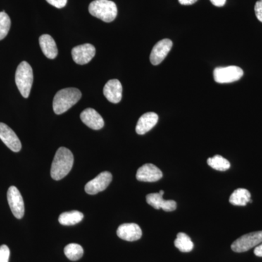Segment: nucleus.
<instances>
[{"instance_id":"f257e3e1","label":"nucleus","mask_w":262,"mask_h":262,"mask_svg":"<svg viewBox=\"0 0 262 262\" xmlns=\"http://www.w3.org/2000/svg\"><path fill=\"white\" fill-rule=\"evenodd\" d=\"M74 164V156L72 151L66 147L57 150L52 163L51 176L52 179L59 181L68 175Z\"/></svg>"},{"instance_id":"f03ea898","label":"nucleus","mask_w":262,"mask_h":262,"mask_svg":"<svg viewBox=\"0 0 262 262\" xmlns=\"http://www.w3.org/2000/svg\"><path fill=\"white\" fill-rule=\"evenodd\" d=\"M81 97L82 93L79 89L75 88L62 89L53 98V111L56 115H61L78 102Z\"/></svg>"},{"instance_id":"7ed1b4c3","label":"nucleus","mask_w":262,"mask_h":262,"mask_svg":"<svg viewBox=\"0 0 262 262\" xmlns=\"http://www.w3.org/2000/svg\"><path fill=\"white\" fill-rule=\"evenodd\" d=\"M89 10L93 16L106 23L113 21L117 15V5L110 0H95L90 4Z\"/></svg>"},{"instance_id":"20e7f679","label":"nucleus","mask_w":262,"mask_h":262,"mask_svg":"<svg viewBox=\"0 0 262 262\" xmlns=\"http://www.w3.org/2000/svg\"><path fill=\"white\" fill-rule=\"evenodd\" d=\"M34 75L32 67L27 61H23L18 65L15 72V83L20 94L27 98L32 89Z\"/></svg>"},{"instance_id":"39448f33","label":"nucleus","mask_w":262,"mask_h":262,"mask_svg":"<svg viewBox=\"0 0 262 262\" xmlns=\"http://www.w3.org/2000/svg\"><path fill=\"white\" fill-rule=\"evenodd\" d=\"M262 243V231L251 232L241 236L231 246L232 251L236 253L246 252Z\"/></svg>"},{"instance_id":"423d86ee","label":"nucleus","mask_w":262,"mask_h":262,"mask_svg":"<svg viewBox=\"0 0 262 262\" xmlns=\"http://www.w3.org/2000/svg\"><path fill=\"white\" fill-rule=\"evenodd\" d=\"M244 75V71L236 66L217 67L213 71V78L218 83H231L239 80Z\"/></svg>"},{"instance_id":"0eeeda50","label":"nucleus","mask_w":262,"mask_h":262,"mask_svg":"<svg viewBox=\"0 0 262 262\" xmlns=\"http://www.w3.org/2000/svg\"><path fill=\"white\" fill-rule=\"evenodd\" d=\"M113 180V175L108 171L98 174L96 178L86 184L84 190L89 194H96L105 190Z\"/></svg>"},{"instance_id":"6e6552de","label":"nucleus","mask_w":262,"mask_h":262,"mask_svg":"<svg viewBox=\"0 0 262 262\" xmlns=\"http://www.w3.org/2000/svg\"><path fill=\"white\" fill-rule=\"evenodd\" d=\"M7 196H8V204L15 218L18 220L23 218L25 208H24L23 198L18 189L14 186H11L8 189Z\"/></svg>"},{"instance_id":"1a4fd4ad","label":"nucleus","mask_w":262,"mask_h":262,"mask_svg":"<svg viewBox=\"0 0 262 262\" xmlns=\"http://www.w3.org/2000/svg\"><path fill=\"white\" fill-rule=\"evenodd\" d=\"M96 55V48L91 44L76 46L72 51V58L77 64L84 65L89 63Z\"/></svg>"},{"instance_id":"9d476101","label":"nucleus","mask_w":262,"mask_h":262,"mask_svg":"<svg viewBox=\"0 0 262 262\" xmlns=\"http://www.w3.org/2000/svg\"><path fill=\"white\" fill-rule=\"evenodd\" d=\"M0 139L14 152H18L21 149V143L18 136L14 131L3 122H0Z\"/></svg>"},{"instance_id":"9b49d317","label":"nucleus","mask_w":262,"mask_h":262,"mask_svg":"<svg viewBox=\"0 0 262 262\" xmlns=\"http://www.w3.org/2000/svg\"><path fill=\"white\" fill-rule=\"evenodd\" d=\"M173 42L170 39H164L159 41L151 50L150 54V61L153 65H159L168 56L169 52L171 50Z\"/></svg>"},{"instance_id":"f8f14e48","label":"nucleus","mask_w":262,"mask_h":262,"mask_svg":"<svg viewBox=\"0 0 262 262\" xmlns=\"http://www.w3.org/2000/svg\"><path fill=\"white\" fill-rule=\"evenodd\" d=\"M163 173L156 165L146 163L138 169L136 179L138 181L144 182H155L163 177Z\"/></svg>"},{"instance_id":"ddd939ff","label":"nucleus","mask_w":262,"mask_h":262,"mask_svg":"<svg viewBox=\"0 0 262 262\" xmlns=\"http://www.w3.org/2000/svg\"><path fill=\"white\" fill-rule=\"evenodd\" d=\"M117 234L124 241H136L142 236V231L139 225L134 223H126L120 225L117 230Z\"/></svg>"},{"instance_id":"4468645a","label":"nucleus","mask_w":262,"mask_h":262,"mask_svg":"<svg viewBox=\"0 0 262 262\" xmlns=\"http://www.w3.org/2000/svg\"><path fill=\"white\" fill-rule=\"evenodd\" d=\"M146 202L148 204L155 209L159 210L160 208L163 211L170 212L175 211L177 209V202L174 201H165L163 198V195L158 193H151L146 196Z\"/></svg>"},{"instance_id":"2eb2a0df","label":"nucleus","mask_w":262,"mask_h":262,"mask_svg":"<svg viewBox=\"0 0 262 262\" xmlns=\"http://www.w3.org/2000/svg\"><path fill=\"white\" fill-rule=\"evenodd\" d=\"M80 119L84 125L93 130H100L104 126V121L102 117L94 108H89L84 110L81 113Z\"/></svg>"},{"instance_id":"dca6fc26","label":"nucleus","mask_w":262,"mask_h":262,"mask_svg":"<svg viewBox=\"0 0 262 262\" xmlns=\"http://www.w3.org/2000/svg\"><path fill=\"white\" fill-rule=\"evenodd\" d=\"M103 95L108 101L113 103H118L122 97V86L118 80H108L103 88Z\"/></svg>"},{"instance_id":"f3484780","label":"nucleus","mask_w":262,"mask_h":262,"mask_svg":"<svg viewBox=\"0 0 262 262\" xmlns=\"http://www.w3.org/2000/svg\"><path fill=\"white\" fill-rule=\"evenodd\" d=\"M159 117L155 113L144 114L139 118L136 127V131L139 135H144L153 128L158 123Z\"/></svg>"},{"instance_id":"a211bd4d","label":"nucleus","mask_w":262,"mask_h":262,"mask_svg":"<svg viewBox=\"0 0 262 262\" xmlns=\"http://www.w3.org/2000/svg\"><path fill=\"white\" fill-rule=\"evenodd\" d=\"M39 46L45 56L50 59H54L58 56V48L53 38L49 34H43L39 37Z\"/></svg>"},{"instance_id":"6ab92c4d","label":"nucleus","mask_w":262,"mask_h":262,"mask_svg":"<svg viewBox=\"0 0 262 262\" xmlns=\"http://www.w3.org/2000/svg\"><path fill=\"white\" fill-rule=\"evenodd\" d=\"M251 194L249 191L244 188L234 190L229 198V203L233 206H245L248 203L251 202Z\"/></svg>"},{"instance_id":"aec40b11","label":"nucleus","mask_w":262,"mask_h":262,"mask_svg":"<svg viewBox=\"0 0 262 262\" xmlns=\"http://www.w3.org/2000/svg\"><path fill=\"white\" fill-rule=\"evenodd\" d=\"M83 213L78 211L64 212L60 215L58 222L62 225L72 226L80 223L83 220Z\"/></svg>"},{"instance_id":"412c9836","label":"nucleus","mask_w":262,"mask_h":262,"mask_svg":"<svg viewBox=\"0 0 262 262\" xmlns=\"http://www.w3.org/2000/svg\"><path fill=\"white\" fill-rule=\"evenodd\" d=\"M174 245L182 252H190L194 248L192 239L184 232H179L177 234V239L174 241Z\"/></svg>"},{"instance_id":"4be33fe9","label":"nucleus","mask_w":262,"mask_h":262,"mask_svg":"<svg viewBox=\"0 0 262 262\" xmlns=\"http://www.w3.org/2000/svg\"><path fill=\"white\" fill-rule=\"evenodd\" d=\"M207 163L212 168L220 171H226L230 168V163L221 155H215L213 158H208Z\"/></svg>"},{"instance_id":"5701e85b","label":"nucleus","mask_w":262,"mask_h":262,"mask_svg":"<svg viewBox=\"0 0 262 262\" xmlns=\"http://www.w3.org/2000/svg\"><path fill=\"white\" fill-rule=\"evenodd\" d=\"M64 253L71 261H77L83 256L84 251L80 245L71 244L66 246Z\"/></svg>"},{"instance_id":"b1692460","label":"nucleus","mask_w":262,"mask_h":262,"mask_svg":"<svg viewBox=\"0 0 262 262\" xmlns=\"http://www.w3.org/2000/svg\"><path fill=\"white\" fill-rule=\"evenodd\" d=\"M11 20L5 12H0V40L4 39L9 32Z\"/></svg>"},{"instance_id":"393cba45","label":"nucleus","mask_w":262,"mask_h":262,"mask_svg":"<svg viewBox=\"0 0 262 262\" xmlns=\"http://www.w3.org/2000/svg\"><path fill=\"white\" fill-rule=\"evenodd\" d=\"M10 251L6 245L0 246V262H9Z\"/></svg>"},{"instance_id":"a878e982","label":"nucleus","mask_w":262,"mask_h":262,"mask_svg":"<svg viewBox=\"0 0 262 262\" xmlns=\"http://www.w3.org/2000/svg\"><path fill=\"white\" fill-rule=\"evenodd\" d=\"M50 5H53L55 8H63L67 5V0H46Z\"/></svg>"},{"instance_id":"bb28decb","label":"nucleus","mask_w":262,"mask_h":262,"mask_svg":"<svg viewBox=\"0 0 262 262\" xmlns=\"http://www.w3.org/2000/svg\"><path fill=\"white\" fill-rule=\"evenodd\" d=\"M254 10L256 18L262 23V0H258V2H256Z\"/></svg>"},{"instance_id":"cd10ccee","label":"nucleus","mask_w":262,"mask_h":262,"mask_svg":"<svg viewBox=\"0 0 262 262\" xmlns=\"http://www.w3.org/2000/svg\"><path fill=\"white\" fill-rule=\"evenodd\" d=\"M254 254L258 257H262V243L255 248Z\"/></svg>"},{"instance_id":"c85d7f7f","label":"nucleus","mask_w":262,"mask_h":262,"mask_svg":"<svg viewBox=\"0 0 262 262\" xmlns=\"http://www.w3.org/2000/svg\"><path fill=\"white\" fill-rule=\"evenodd\" d=\"M212 4L216 7H223L225 5L226 0H210Z\"/></svg>"},{"instance_id":"c756f323","label":"nucleus","mask_w":262,"mask_h":262,"mask_svg":"<svg viewBox=\"0 0 262 262\" xmlns=\"http://www.w3.org/2000/svg\"><path fill=\"white\" fill-rule=\"evenodd\" d=\"M198 0H179V3L183 5H191L194 4Z\"/></svg>"},{"instance_id":"7c9ffc66","label":"nucleus","mask_w":262,"mask_h":262,"mask_svg":"<svg viewBox=\"0 0 262 262\" xmlns=\"http://www.w3.org/2000/svg\"><path fill=\"white\" fill-rule=\"evenodd\" d=\"M159 193H160V194H161V195H163V194H164V191L160 190Z\"/></svg>"}]
</instances>
